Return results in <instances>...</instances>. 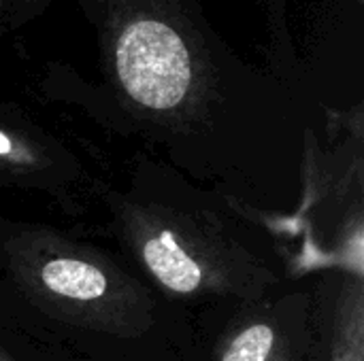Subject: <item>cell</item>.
Masks as SVG:
<instances>
[{
    "label": "cell",
    "instance_id": "6da1fadb",
    "mask_svg": "<svg viewBox=\"0 0 364 361\" xmlns=\"http://www.w3.org/2000/svg\"><path fill=\"white\" fill-rule=\"evenodd\" d=\"M117 72L126 91L143 106H177L190 87V55L177 32L160 21H136L119 36Z\"/></svg>",
    "mask_w": 364,
    "mask_h": 361
},
{
    "label": "cell",
    "instance_id": "7a4b0ae2",
    "mask_svg": "<svg viewBox=\"0 0 364 361\" xmlns=\"http://www.w3.org/2000/svg\"><path fill=\"white\" fill-rule=\"evenodd\" d=\"M143 260L151 274L171 291L192 294L203 281L200 266L181 249L173 232H160L143 247Z\"/></svg>",
    "mask_w": 364,
    "mask_h": 361
},
{
    "label": "cell",
    "instance_id": "3957f363",
    "mask_svg": "<svg viewBox=\"0 0 364 361\" xmlns=\"http://www.w3.org/2000/svg\"><path fill=\"white\" fill-rule=\"evenodd\" d=\"M41 279L49 291L70 300H96L107 291V277L96 266L70 257L47 262Z\"/></svg>",
    "mask_w": 364,
    "mask_h": 361
},
{
    "label": "cell",
    "instance_id": "277c9868",
    "mask_svg": "<svg viewBox=\"0 0 364 361\" xmlns=\"http://www.w3.org/2000/svg\"><path fill=\"white\" fill-rule=\"evenodd\" d=\"M273 330L264 323L243 330L226 349L222 361H267L273 351Z\"/></svg>",
    "mask_w": 364,
    "mask_h": 361
},
{
    "label": "cell",
    "instance_id": "5b68a950",
    "mask_svg": "<svg viewBox=\"0 0 364 361\" xmlns=\"http://www.w3.org/2000/svg\"><path fill=\"white\" fill-rule=\"evenodd\" d=\"M11 151H13V145L9 140V136L0 132V155H9Z\"/></svg>",
    "mask_w": 364,
    "mask_h": 361
},
{
    "label": "cell",
    "instance_id": "8992f818",
    "mask_svg": "<svg viewBox=\"0 0 364 361\" xmlns=\"http://www.w3.org/2000/svg\"><path fill=\"white\" fill-rule=\"evenodd\" d=\"M341 361H363V360H360V353H356V355H348V357H343Z\"/></svg>",
    "mask_w": 364,
    "mask_h": 361
}]
</instances>
